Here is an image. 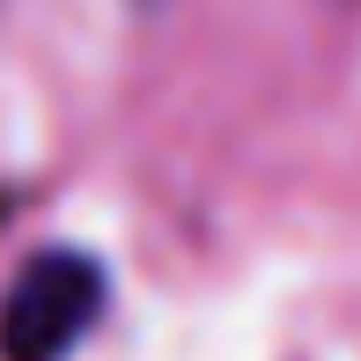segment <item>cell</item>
I'll return each mask as SVG.
<instances>
[{
  "label": "cell",
  "mask_w": 361,
  "mask_h": 361,
  "mask_svg": "<svg viewBox=\"0 0 361 361\" xmlns=\"http://www.w3.org/2000/svg\"><path fill=\"white\" fill-rule=\"evenodd\" d=\"M104 302H111L104 258L74 243L23 258L15 281L0 288V361H67L104 324Z\"/></svg>",
  "instance_id": "6da1fadb"
}]
</instances>
